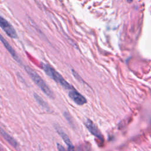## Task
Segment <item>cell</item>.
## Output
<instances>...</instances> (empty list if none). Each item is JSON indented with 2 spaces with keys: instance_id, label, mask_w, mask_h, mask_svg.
<instances>
[{
  "instance_id": "obj_3",
  "label": "cell",
  "mask_w": 151,
  "mask_h": 151,
  "mask_svg": "<svg viewBox=\"0 0 151 151\" xmlns=\"http://www.w3.org/2000/svg\"><path fill=\"white\" fill-rule=\"evenodd\" d=\"M0 25L6 34L12 38H17V32L14 27L2 17L0 18Z\"/></svg>"
},
{
  "instance_id": "obj_11",
  "label": "cell",
  "mask_w": 151,
  "mask_h": 151,
  "mask_svg": "<svg viewBox=\"0 0 151 151\" xmlns=\"http://www.w3.org/2000/svg\"><path fill=\"white\" fill-rule=\"evenodd\" d=\"M127 1L129 3H131V2L133 1V0H127Z\"/></svg>"
},
{
  "instance_id": "obj_6",
  "label": "cell",
  "mask_w": 151,
  "mask_h": 151,
  "mask_svg": "<svg viewBox=\"0 0 151 151\" xmlns=\"http://www.w3.org/2000/svg\"><path fill=\"white\" fill-rule=\"evenodd\" d=\"M1 41L2 42V44H4V45L5 46V47L6 48V50L8 51V52L10 53V54L12 55V57L14 58V59L18 63H21V61L19 57L17 54L16 52L15 51V50L12 48V47L11 46V45L6 41V40L2 35H1Z\"/></svg>"
},
{
  "instance_id": "obj_1",
  "label": "cell",
  "mask_w": 151,
  "mask_h": 151,
  "mask_svg": "<svg viewBox=\"0 0 151 151\" xmlns=\"http://www.w3.org/2000/svg\"><path fill=\"white\" fill-rule=\"evenodd\" d=\"M25 70L30 76L31 79L34 81L35 84L50 98L54 99L55 96L53 92L50 90L48 86L46 84L45 81L42 79V78L31 67L29 66H25Z\"/></svg>"
},
{
  "instance_id": "obj_4",
  "label": "cell",
  "mask_w": 151,
  "mask_h": 151,
  "mask_svg": "<svg viewBox=\"0 0 151 151\" xmlns=\"http://www.w3.org/2000/svg\"><path fill=\"white\" fill-rule=\"evenodd\" d=\"M68 96L70 98L78 105L81 106L87 102L86 98L74 88L70 90L68 93Z\"/></svg>"
},
{
  "instance_id": "obj_7",
  "label": "cell",
  "mask_w": 151,
  "mask_h": 151,
  "mask_svg": "<svg viewBox=\"0 0 151 151\" xmlns=\"http://www.w3.org/2000/svg\"><path fill=\"white\" fill-rule=\"evenodd\" d=\"M56 130H57V132L58 133V134H60V136L63 139L64 142L65 143V144H67V145L68 146V151H73L74 146H73L72 142H71L70 138L67 136V134L61 129H60L58 127H56Z\"/></svg>"
},
{
  "instance_id": "obj_9",
  "label": "cell",
  "mask_w": 151,
  "mask_h": 151,
  "mask_svg": "<svg viewBox=\"0 0 151 151\" xmlns=\"http://www.w3.org/2000/svg\"><path fill=\"white\" fill-rule=\"evenodd\" d=\"M34 97L35 99L36 100V101H37V103H38L42 107H43L44 109H46V110H48V104H47V103H46L39 95H38V94H36V93H34Z\"/></svg>"
},
{
  "instance_id": "obj_8",
  "label": "cell",
  "mask_w": 151,
  "mask_h": 151,
  "mask_svg": "<svg viewBox=\"0 0 151 151\" xmlns=\"http://www.w3.org/2000/svg\"><path fill=\"white\" fill-rule=\"evenodd\" d=\"M1 133L2 136L6 140V142H8L12 146L16 149H18V144L17 142L12 137H11L9 134H8L6 132H5L2 129H1Z\"/></svg>"
},
{
  "instance_id": "obj_2",
  "label": "cell",
  "mask_w": 151,
  "mask_h": 151,
  "mask_svg": "<svg viewBox=\"0 0 151 151\" xmlns=\"http://www.w3.org/2000/svg\"><path fill=\"white\" fill-rule=\"evenodd\" d=\"M42 68L46 73V74L49 76L51 78H52L54 81L59 83L61 86L66 89H68L70 90L73 89V87L70 85L63 77L62 76L58 73L57 71H55L53 68L50 67L48 64H41Z\"/></svg>"
},
{
  "instance_id": "obj_10",
  "label": "cell",
  "mask_w": 151,
  "mask_h": 151,
  "mask_svg": "<svg viewBox=\"0 0 151 151\" xmlns=\"http://www.w3.org/2000/svg\"><path fill=\"white\" fill-rule=\"evenodd\" d=\"M57 146L58 151H66L65 148L62 145H61L60 143H57Z\"/></svg>"
},
{
  "instance_id": "obj_5",
  "label": "cell",
  "mask_w": 151,
  "mask_h": 151,
  "mask_svg": "<svg viewBox=\"0 0 151 151\" xmlns=\"http://www.w3.org/2000/svg\"><path fill=\"white\" fill-rule=\"evenodd\" d=\"M86 127L90 131V132L93 134L95 137L101 140H103V136L101 134V132L97 128V127L95 125V124L91 120L88 119L85 123Z\"/></svg>"
}]
</instances>
